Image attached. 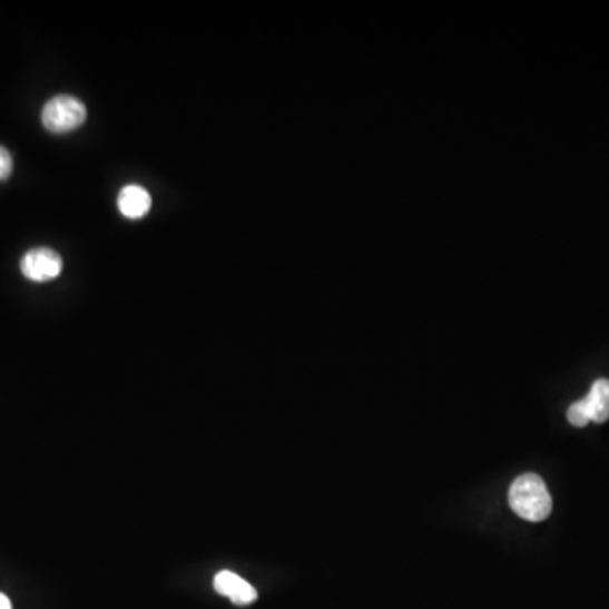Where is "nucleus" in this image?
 I'll use <instances>...</instances> for the list:
<instances>
[{"instance_id": "nucleus-1", "label": "nucleus", "mask_w": 609, "mask_h": 609, "mask_svg": "<svg viewBox=\"0 0 609 609\" xmlns=\"http://www.w3.org/2000/svg\"><path fill=\"white\" fill-rule=\"evenodd\" d=\"M508 500L518 517L533 523L546 520L552 511V497L542 478L537 474H523L514 480Z\"/></svg>"}, {"instance_id": "nucleus-2", "label": "nucleus", "mask_w": 609, "mask_h": 609, "mask_svg": "<svg viewBox=\"0 0 609 609\" xmlns=\"http://www.w3.org/2000/svg\"><path fill=\"white\" fill-rule=\"evenodd\" d=\"M85 119H87V109L77 97H53L48 100L47 106L42 107V126L55 135H63V132L78 129Z\"/></svg>"}, {"instance_id": "nucleus-3", "label": "nucleus", "mask_w": 609, "mask_h": 609, "mask_svg": "<svg viewBox=\"0 0 609 609\" xmlns=\"http://www.w3.org/2000/svg\"><path fill=\"white\" fill-rule=\"evenodd\" d=\"M63 269V259L57 251L36 247L28 251L21 259V272L31 282H50L58 278Z\"/></svg>"}, {"instance_id": "nucleus-4", "label": "nucleus", "mask_w": 609, "mask_h": 609, "mask_svg": "<svg viewBox=\"0 0 609 609\" xmlns=\"http://www.w3.org/2000/svg\"><path fill=\"white\" fill-rule=\"evenodd\" d=\"M215 591L229 598L234 605L246 606L256 601L257 591L236 572L223 571L215 576Z\"/></svg>"}, {"instance_id": "nucleus-5", "label": "nucleus", "mask_w": 609, "mask_h": 609, "mask_svg": "<svg viewBox=\"0 0 609 609\" xmlns=\"http://www.w3.org/2000/svg\"><path fill=\"white\" fill-rule=\"evenodd\" d=\"M117 205L127 219H141L151 208V195L141 185H127L120 190Z\"/></svg>"}, {"instance_id": "nucleus-6", "label": "nucleus", "mask_w": 609, "mask_h": 609, "mask_svg": "<svg viewBox=\"0 0 609 609\" xmlns=\"http://www.w3.org/2000/svg\"><path fill=\"white\" fill-rule=\"evenodd\" d=\"M578 403L589 422L605 423L609 420V381H596L589 395L585 400H579Z\"/></svg>"}, {"instance_id": "nucleus-7", "label": "nucleus", "mask_w": 609, "mask_h": 609, "mask_svg": "<svg viewBox=\"0 0 609 609\" xmlns=\"http://www.w3.org/2000/svg\"><path fill=\"white\" fill-rule=\"evenodd\" d=\"M12 156L4 146H0V181L8 180L12 173Z\"/></svg>"}, {"instance_id": "nucleus-8", "label": "nucleus", "mask_w": 609, "mask_h": 609, "mask_svg": "<svg viewBox=\"0 0 609 609\" xmlns=\"http://www.w3.org/2000/svg\"><path fill=\"white\" fill-rule=\"evenodd\" d=\"M0 609H12L11 599L0 592Z\"/></svg>"}]
</instances>
